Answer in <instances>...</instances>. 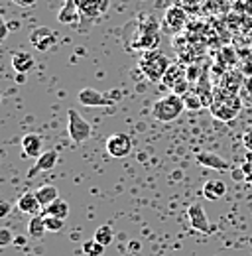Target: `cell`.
I'll list each match as a JSON object with an SVG mask.
<instances>
[{"mask_svg": "<svg viewBox=\"0 0 252 256\" xmlns=\"http://www.w3.org/2000/svg\"><path fill=\"white\" fill-rule=\"evenodd\" d=\"M6 36H8V24L0 18V40H6Z\"/></svg>", "mask_w": 252, "mask_h": 256, "instance_id": "29", "label": "cell"}, {"mask_svg": "<svg viewBox=\"0 0 252 256\" xmlns=\"http://www.w3.org/2000/svg\"><path fill=\"white\" fill-rule=\"evenodd\" d=\"M16 81H18V83H24V81H26V73H18Z\"/></svg>", "mask_w": 252, "mask_h": 256, "instance_id": "31", "label": "cell"}, {"mask_svg": "<svg viewBox=\"0 0 252 256\" xmlns=\"http://www.w3.org/2000/svg\"><path fill=\"white\" fill-rule=\"evenodd\" d=\"M16 207H18V211L20 213H26V215H38V211L40 209H44L42 205H40V201H38V197H36V193H24V195H20L18 197V201H16Z\"/></svg>", "mask_w": 252, "mask_h": 256, "instance_id": "15", "label": "cell"}, {"mask_svg": "<svg viewBox=\"0 0 252 256\" xmlns=\"http://www.w3.org/2000/svg\"><path fill=\"white\" fill-rule=\"evenodd\" d=\"M14 244L24 246V244H26V236H18V238H14Z\"/></svg>", "mask_w": 252, "mask_h": 256, "instance_id": "30", "label": "cell"}, {"mask_svg": "<svg viewBox=\"0 0 252 256\" xmlns=\"http://www.w3.org/2000/svg\"><path fill=\"white\" fill-rule=\"evenodd\" d=\"M67 132H69V138L75 144H83V142H87L91 138L93 126L79 114V110L67 108Z\"/></svg>", "mask_w": 252, "mask_h": 256, "instance_id": "4", "label": "cell"}, {"mask_svg": "<svg viewBox=\"0 0 252 256\" xmlns=\"http://www.w3.org/2000/svg\"><path fill=\"white\" fill-rule=\"evenodd\" d=\"M56 164H58V152H56V150H46V152L36 160V164L30 168L28 178H34V176H38V174H42V172L54 170Z\"/></svg>", "mask_w": 252, "mask_h": 256, "instance_id": "11", "label": "cell"}, {"mask_svg": "<svg viewBox=\"0 0 252 256\" xmlns=\"http://www.w3.org/2000/svg\"><path fill=\"white\" fill-rule=\"evenodd\" d=\"M79 104L83 106H112L116 100H120V91H112V93H100L96 89L85 87L79 91L77 95Z\"/></svg>", "mask_w": 252, "mask_h": 256, "instance_id": "5", "label": "cell"}, {"mask_svg": "<svg viewBox=\"0 0 252 256\" xmlns=\"http://www.w3.org/2000/svg\"><path fill=\"white\" fill-rule=\"evenodd\" d=\"M58 42H60V38H58L56 30H52V28H48V26H40V28L32 30V34H30L32 48H36L38 52L54 50V48L58 46Z\"/></svg>", "mask_w": 252, "mask_h": 256, "instance_id": "6", "label": "cell"}, {"mask_svg": "<svg viewBox=\"0 0 252 256\" xmlns=\"http://www.w3.org/2000/svg\"><path fill=\"white\" fill-rule=\"evenodd\" d=\"M197 164L205 166V168H211V170H219V172H230V164L224 162L217 154H213V152H201L197 156Z\"/></svg>", "mask_w": 252, "mask_h": 256, "instance_id": "14", "label": "cell"}, {"mask_svg": "<svg viewBox=\"0 0 252 256\" xmlns=\"http://www.w3.org/2000/svg\"><path fill=\"white\" fill-rule=\"evenodd\" d=\"M104 248H106V246H102V244L96 242L94 238L87 240V242L83 244V252H85L87 256H100L102 252H104Z\"/></svg>", "mask_w": 252, "mask_h": 256, "instance_id": "22", "label": "cell"}, {"mask_svg": "<svg viewBox=\"0 0 252 256\" xmlns=\"http://www.w3.org/2000/svg\"><path fill=\"white\" fill-rule=\"evenodd\" d=\"M34 58H32V54L28 52H16L14 56H12V67H14V71L16 73H28L34 69Z\"/></svg>", "mask_w": 252, "mask_h": 256, "instance_id": "17", "label": "cell"}, {"mask_svg": "<svg viewBox=\"0 0 252 256\" xmlns=\"http://www.w3.org/2000/svg\"><path fill=\"white\" fill-rule=\"evenodd\" d=\"M106 152L112 158H126L132 152V138L128 134H112L106 138Z\"/></svg>", "mask_w": 252, "mask_h": 256, "instance_id": "8", "label": "cell"}, {"mask_svg": "<svg viewBox=\"0 0 252 256\" xmlns=\"http://www.w3.org/2000/svg\"><path fill=\"white\" fill-rule=\"evenodd\" d=\"M34 193H36V197H38V201H40V205L44 209L48 205H52L56 199H60V192H58L56 186H42V188H38Z\"/></svg>", "mask_w": 252, "mask_h": 256, "instance_id": "18", "label": "cell"}, {"mask_svg": "<svg viewBox=\"0 0 252 256\" xmlns=\"http://www.w3.org/2000/svg\"><path fill=\"white\" fill-rule=\"evenodd\" d=\"M20 144H22V154H24V158H34V160H38V158L44 154V138H42L40 134H36V132L26 134Z\"/></svg>", "mask_w": 252, "mask_h": 256, "instance_id": "10", "label": "cell"}, {"mask_svg": "<svg viewBox=\"0 0 252 256\" xmlns=\"http://www.w3.org/2000/svg\"><path fill=\"white\" fill-rule=\"evenodd\" d=\"M242 144H244L246 150H250L252 152V128H248V130L242 134Z\"/></svg>", "mask_w": 252, "mask_h": 256, "instance_id": "26", "label": "cell"}, {"mask_svg": "<svg viewBox=\"0 0 252 256\" xmlns=\"http://www.w3.org/2000/svg\"><path fill=\"white\" fill-rule=\"evenodd\" d=\"M79 16H81V10H79L77 0H65L60 12H58V20L62 24H77Z\"/></svg>", "mask_w": 252, "mask_h": 256, "instance_id": "13", "label": "cell"}, {"mask_svg": "<svg viewBox=\"0 0 252 256\" xmlns=\"http://www.w3.org/2000/svg\"><path fill=\"white\" fill-rule=\"evenodd\" d=\"M184 79H188V69L182 64H172L170 69L166 71L164 79H162V85L168 87L170 91H174V87H176L180 81H184Z\"/></svg>", "mask_w": 252, "mask_h": 256, "instance_id": "12", "label": "cell"}, {"mask_svg": "<svg viewBox=\"0 0 252 256\" xmlns=\"http://www.w3.org/2000/svg\"><path fill=\"white\" fill-rule=\"evenodd\" d=\"M201 192L209 201H219L220 197L226 193V184L222 180H209V182H205Z\"/></svg>", "mask_w": 252, "mask_h": 256, "instance_id": "16", "label": "cell"}, {"mask_svg": "<svg viewBox=\"0 0 252 256\" xmlns=\"http://www.w3.org/2000/svg\"><path fill=\"white\" fill-rule=\"evenodd\" d=\"M170 58L168 56H164V54H160V52H148L140 62H138V69L142 71V75L148 79V81H152V83H156V81H162L164 79V75H166V71L170 69Z\"/></svg>", "mask_w": 252, "mask_h": 256, "instance_id": "2", "label": "cell"}, {"mask_svg": "<svg viewBox=\"0 0 252 256\" xmlns=\"http://www.w3.org/2000/svg\"><path fill=\"white\" fill-rule=\"evenodd\" d=\"M10 207H12V205H10L8 201H2V203H0V217H6V215L10 213Z\"/></svg>", "mask_w": 252, "mask_h": 256, "instance_id": "28", "label": "cell"}, {"mask_svg": "<svg viewBox=\"0 0 252 256\" xmlns=\"http://www.w3.org/2000/svg\"><path fill=\"white\" fill-rule=\"evenodd\" d=\"M93 238L96 242H100L102 246H110V242L114 240V230H112L110 224H102V226H98L94 230Z\"/></svg>", "mask_w": 252, "mask_h": 256, "instance_id": "21", "label": "cell"}, {"mask_svg": "<svg viewBox=\"0 0 252 256\" xmlns=\"http://www.w3.org/2000/svg\"><path fill=\"white\" fill-rule=\"evenodd\" d=\"M46 219V226L50 232H60L65 226V219H60V217H54V215H44Z\"/></svg>", "mask_w": 252, "mask_h": 256, "instance_id": "23", "label": "cell"}, {"mask_svg": "<svg viewBox=\"0 0 252 256\" xmlns=\"http://www.w3.org/2000/svg\"><path fill=\"white\" fill-rule=\"evenodd\" d=\"M209 108H211V114H213L215 118H220V120L228 122V120H232L234 116H238V112H240V108H242V102H240L238 95L230 93V95L215 96V100H213V104H211Z\"/></svg>", "mask_w": 252, "mask_h": 256, "instance_id": "3", "label": "cell"}, {"mask_svg": "<svg viewBox=\"0 0 252 256\" xmlns=\"http://www.w3.org/2000/svg\"><path fill=\"white\" fill-rule=\"evenodd\" d=\"M246 182H248V184H250V186H252V174H250V176H248V178H246Z\"/></svg>", "mask_w": 252, "mask_h": 256, "instance_id": "32", "label": "cell"}, {"mask_svg": "<svg viewBox=\"0 0 252 256\" xmlns=\"http://www.w3.org/2000/svg\"><path fill=\"white\" fill-rule=\"evenodd\" d=\"M186 22H188L186 10L180 6H172V8H168V12L162 20V28L168 34H178L186 28Z\"/></svg>", "mask_w": 252, "mask_h": 256, "instance_id": "7", "label": "cell"}, {"mask_svg": "<svg viewBox=\"0 0 252 256\" xmlns=\"http://www.w3.org/2000/svg\"><path fill=\"white\" fill-rule=\"evenodd\" d=\"M44 215H54V217H60V219H67L69 217V203L60 197L44 209Z\"/></svg>", "mask_w": 252, "mask_h": 256, "instance_id": "20", "label": "cell"}, {"mask_svg": "<svg viewBox=\"0 0 252 256\" xmlns=\"http://www.w3.org/2000/svg\"><path fill=\"white\" fill-rule=\"evenodd\" d=\"M16 6H22V8H32V6H36V2L38 0H12Z\"/></svg>", "mask_w": 252, "mask_h": 256, "instance_id": "27", "label": "cell"}, {"mask_svg": "<svg viewBox=\"0 0 252 256\" xmlns=\"http://www.w3.org/2000/svg\"><path fill=\"white\" fill-rule=\"evenodd\" d=\"M184 110H186L184 96L176 95V93L160 96L156 102H154V106H152V114H154V118L160 120V122H172V120H176Z\"/></svg>", "mask_w": 252, "mask_h": 256, "instance_id": "1", "label": "cell"}, {"mask_svg": "<svg viewBox=\"0 0 252 256\" xmlns=\"http://www.w3.org/2000/svg\"><path fill=\"white\" fill-rule=\"evenodd\" d=\"M184 102H186V108H189V110H199L203 106L201 96L197 95V93H186L184 95Z\"/></svg>", "mask_w": 252, "mask_h": 256, "instance_id": "24", "label": "cell"}, {"mask_svg": "<svg viewBox=\"0 0 252 256\" xmlns=\"http://www.w3.org/2000/svg\"><path fill=\"white\" fill-rule=\"evenodd\" d=\"M46 232H48V226H46L44 215H32L30 221H28V236H32V238H44Z\"/></svg>", "mask_w": 252, "mask_h": 256, "instance_id": "19", "label": "cell"}, {"mask_svg": "<svg viewBox=\"0 0 252 256\" xmlns=\"http://www.w3.org/2000/svg\"><path fill=\"white\" fill-rule=\"evenodd\" d=\"M188 219L191 226L197 230V232H211V224H209V217L205 213V209L199 205V203H191L188 207Z\"/></svg>", "mask_w": 252, "mask_h": 256, "instance_id": "9", "label": "cell"}, {"mask_svg": "<svg viewBox=\"0 0 252 256\" xmlns=\"http://www.w3.org/2000/svg\"><path fill=\"white\" fill-rule=\"evenodd\" d=\"M14 238H16V236L12 234L10 228H0V246H8V244H12Z\"/></svg>", "mask_w": 252, "mask_h": 256, "instance_id": "25", "label": "cell"}]
</instances>
